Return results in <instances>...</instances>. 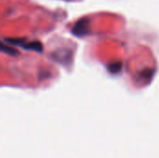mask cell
Returning a JSON list of instances; mask_svg holds the SVG:
<instances>
[{
    "mask_svg": "<svg viewBox=\"0 0 159 158\" xmlns=\"http://www.w3.org/2000/svg\"><path fill=\"white\" fill-rule=\"evenodd\" d=\"M73 34L76 36H83L89 33V20L87 18L79 19L74 25Z\"/></svg>",
    "mask_w": 159,
    "mask_h": 158,
    "instance_id": "1",
    "label": "cell"
},
{
    "mask_svg": "<svg viewBox=\"0 0 159 158\" xmlns=\"http://www.w3.org/2000/svg\"><path fill=\"white\" fill-rule=\"evenodd\" d=\"M2 51H6V52H7V53H9V54H16V50L14 49V48H12V47H7V46H5L4 44H2Z\"/></svg>",
    "mask_w": 159,
    "mask_h": 158,
    "instance_id": "2",
    "label": "cell"
}]
</instances>
